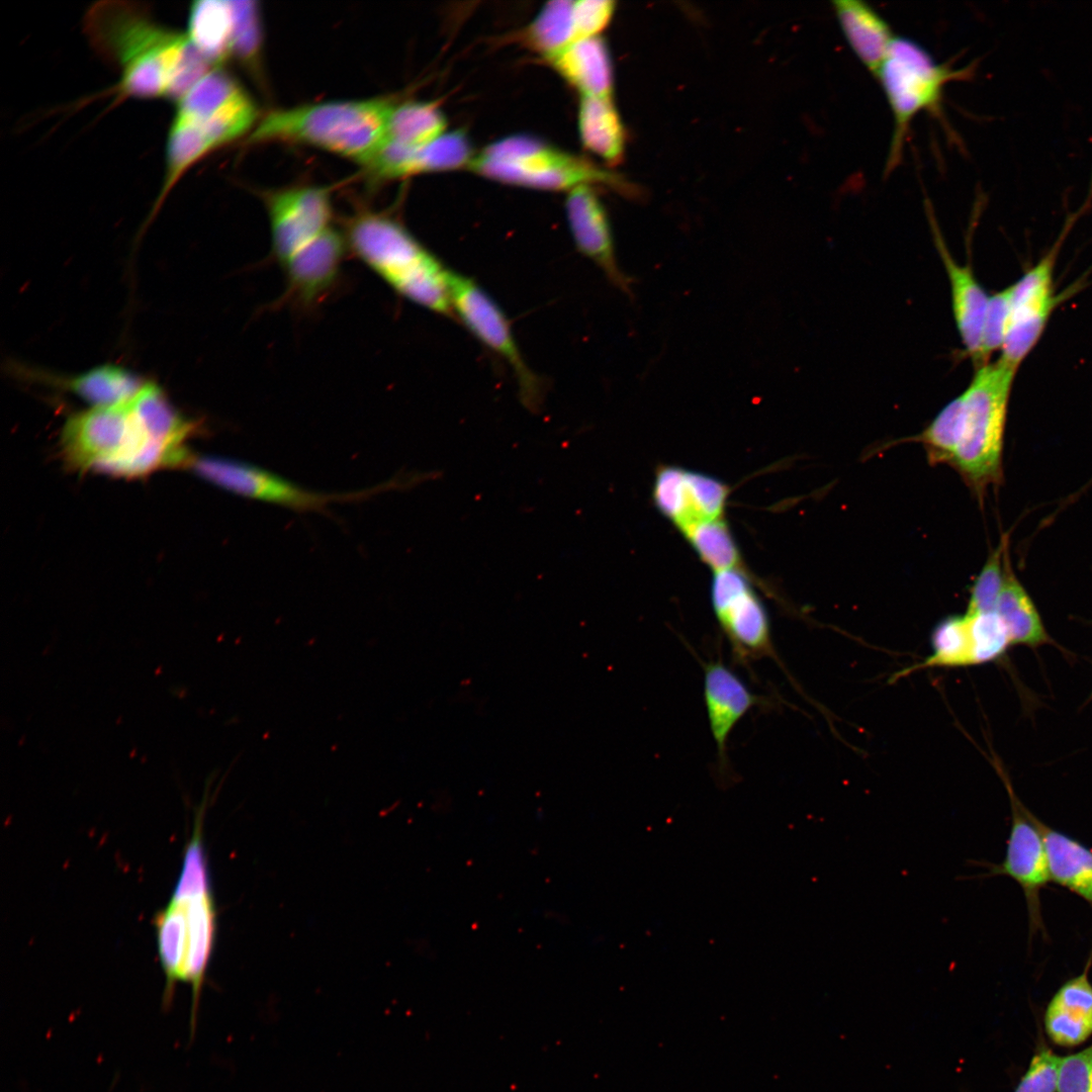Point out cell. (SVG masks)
<instances>
[{
    "label": "cell",
    "instance_id": "obj_1",
    "mask_svg": "<svg viewBox=\"0 0 1092 1092\" xmlns=\"http://www.w3.org/2000/svg\"><path fill=\"white\" fill-rule=\"evenodd\" d=\"M84 28L97 53L119 70L124 97L177 102L213 67L186 33L162 26L135 3H95Z\"/></svg>",
    "mask_w": 1092,
    "mask_h": 1092
},
{
    "label": "cell",
    "instance_id": "obj_2",
    "mask_svg": "<svg viewBox=\"0 0 1092 1092\" xmlns=\"http://www.w3.org/2000/svg\"><path fill=\"white\" fill-rule=\"evenodd\" d=\"M344 235L349 251L397 295L440 315H454L451 271L398 220L361 210L348 219Z\"/></svg>",
    "mask_w": 1092,
    "mask_h": 1092
},
{
    "label": "cell",
    "instance_id": "obj_3",
    "mask_svg": "<svg viewBox=\"0 0 1092 1092\" xmlns=\"http://www.w3.org/2000/svg\"><path fill=\"white\" fill-rule=\"evenodd\" d=\"M131 399L92 407L67 420L61 444L65 460L73 468L139 477L156 469L188 465L192 457L188 450L172 448L155 438Z\"/></svg>",
    "mask_w": 1092,
    "mask_h": 1092
},
{
    "label": "cell",
    "instance_id": "obj_4",
    "mask_svg": "<svg viewBox=\"0 0 1092 1092\" xmlns=\"http://www.w3.org/2000/svg\"><path fill=\"white\" fill-rule=\"evenodd\" d=\"M393 106L373 98L274 110L255 126L250 142L304 144L366 165L387 140Z\"/></svg>",
    "mask_w": 1092,
    "mask_h": 1092
},
{
    "label": "cell",
    "instance_id": "obj_5",
    "mask_svg": "<svg viewBox=\"0 0 1092 1092\" xmlns=\"http://www.w3.org/2000/svg\"><path fill=\"white\" fill-rule=\"evenodd\" d=\"M1015 371L1000 360L983 365L962 393L963 434L951 465L979 497L1002 481L1007 403Z\"/></svg>",
    "mask_w": 1092,
    "mask_h": 1092
},
{
    "label": "cell",
    "instance_id": "obj_6",
    "mask_svg": "<svg viewBox=\"0 0 1092 1092\" xmlns=\"http://www.w3.org/2000/svg\"><path fill=\"white\" fill-rule=\"evenodd\" d=\"M470 170L506 184L542 190H570L595 183L608 184L633 195L632 187L593 163L536 138L511 135L474 156Z\"/></svg>",
    "mask_w": 1092,
    "mask_h": 1092
},
{
    "label": "cell",
    "instance_id": "obj_7",
    "mask_svg": "<svg viewBox=\"0 0 1092 1092\" xmlns=\"http://www.w3.org/2000/svg\"><path fill=\"white\" fill-rule=\"evenodd\" d=\"M967 68L937 62L917 41L896 36L875 78L893 116V131L885 172L899 164L914 118L922 111L936 112L946 85L968 77Z\"/></svg>",
    "mask_w": 1092,
    "mask_h": 1092
},
{
    "label": "cell",
    "instance_id": "obj_8",
    "mask_svg": "<svg viewBox=\"0 0 1092 1092\" xmlns=\"http://www.w3.org/2000/svg\"><path fill=\"white\" fill-rule=\"evenodd\" d=\"M449 288L454 315L477 340L503 358L516 377L525 405L537 408L543 396L542 381L524 360L502 308L467 276L451 271Z\"/></svg>",
    "mask_w": 1092,
    "mask_h": 1092
},
{
    "label": "cell",
    "instance_id": "obj_9",
    "mask_svg": "<svg viewBox=\"0 0 1092 1092\" xmlns=\"http://www.w3.org/2000/svg\"><path fill=\"white\" fill-rule=\"evenodd\" d=\"M188 467L201 478L235 494L303 512L323 511L333 502L355 500L390 487L386 483L351 493L316 492L253 464L215 456H192Z\"/></svg>",
    "mask_w": 1092,
    "mask_h": 1092
},
{
    "label": "cell",
    "instance_id": "obj_10",
    "mask_svg": "<svg viewBox=\"0 0 1092 1092\" xmlns=\"http://www.w3.org/2000/svg\"><path fill=\"white\" fill-rule=\"evenodd\" d=\"M710 594L714 615L737 659L775 655L768 612L742 568L716 571Z\"/></svg>",
    "mask_w": 1092,
    "mask_h": 1092
},
{
    "label": "cell",
    "instance_id": "obj_11",
    "mask_svg": "<svg viewBox=\"0 0 1092 1092\" xmlns=\"http://www.w3.org/2000/svg\"><path fill=\"white\" fill-rule=\"evenodd\" d=\"M997 768L1006 787L1011 809L1006 851L1000 863H977L987 869L982 877L1005 876L1017 883L1025 898L1030 930H1041L1040 891L1051 882L1042 840L1029 816V810L1015 795L1003 769Z\"/></svg>",
    "mask_w": 1092,
    "mask_h": 1092
},
{
    "label": "cell",
    "instance_id": "obj_12",
    "mask_svg": "<svg viewBox=\"0 0 1092 1092\" xmlns=\"http://www.w3.org/2000/svg\"><path fill=\"white\" fill-rule=\"evenodd\" d=\"M271 253L281 265L330 229L333 209L326 188L303 186L275 191L266 197Z\"/></svg>",
    "mask_w": 1092,
    "mask_h": 1092
},
{
    "label": "cell",
    "instance_id": "obj_13",
    "mask_svg": "<svg viewBox=\"0 0 1092 1092\" xmlns=\"http://www.w3.org/2000/svg\"><path fill=\"white\" fill-rule=\"evenodd\" d=\"M347 251L344 233L325 231L280 265L285 287L278 301L302 308L322 301L338 283Z\"/></svg>",
    "mask_w": 1092,
    "mask_h": 1092
},
{
    "label": "cell",
    "instance_id": "obj_14",
    "mask_svg": "<svg viewBox=\"0 0 1092 1092\" xmlns=\"http://www.w3.org/2000/svg\"><path fill=\"white\" fill-rule=\"evenodd\" d=\"M565 210L577 250L592 260L614 286L630 294V280L618 264L607 211L592 185L570 190Z\"/></svg>",
    "mask_w": 1092,
    "mask_h": 1092
},
{
    "label": "cell",
    "instance_id": "obj_15",
    "mask_svg": "<svg viewBox=\"0 0 1092 1092\" xmlns=\"http://www.w3.org/2000/svg\"><path fill=\"white\" fill-rule=\"evenodd\" d=\"M704 701L720 768L724 769L732 730L750 709L761 704V698L724 662L712 660L704 665Z\"/></svg>",
    "mask_w": 1092,
    "mask_h": 1092
},
{
    "label": "cell",
    "instance_id": "obj_16",
    "mask_svg": "<svg viewBox=\"0 0 1092 1092\" xmlns=\"http://www.w3.org/2000/svg\"><path fill=\"white\" fill-rule=\"evenodd\" d=\"M928 219L932 230L934 244L947 273L951 308L954 323L964 345L965 354L980 367L982 332L985 314L989 302V296L974 276L971 266L959 264L951 256L941 233L935 221V217L927 209Z\"/></svg>",
    "mask_w": 1092,
    "mask_h": 1092
},
{
    "label": "cell",
    "instance_id": "obj_17",
    "mask_svg": "<svg viewBox=\"0 0 1092 1092\" xmlns=\"http://www.w3.org/2000/svg\"><path fill=\"white\" fill-rule=\"evenodd\" d=\"M1049 1039L1062 1048H1075L1092 1035V983L1088 967L1067 980L1053 995L1043 1013Z\"/></svg>",
    "mask_w": 1092,
    "mask_h": 1092
},
{
    "label": "cell",
    "instance_id": "obj_18",
    "mask_svg": "<svg viewBox=\"0 0 1092 1092\" xmlns=\"http://www.w3.org/2000/svg\"><path fill=\"white\" fill-rule=\"evenodd\" d=\"M178 901V900H176ZM187 917V956L184 982L191 985L190 1034L196 1030L200 995L216 933V907L212 890L184 900Z\"/></svg>",
    "mask_w": 1092,
    "mask_h": 1092
},
{
    "label": "cell",
    "instance_id": "obj_19",
    "mask_svg": "<svg viewBox=\"0 0 1092 1092\" xmlns=\"http://www.w3.org/2000/svg\"><path fill=\"white\" fill-rule=\"evenodd\" d=\"M832 6L849 48L875 77L897 35L884 17L863 1L834 0Z\"/></svg>",
    "mask_w": 1092,
    "mask_h": 1092
},
{
    "label": "cell",
    "instance_id": "obj_20",
    "mask_svg": "<svg viewBox=\"0 0 1092 1092\" xmlns=\"http://www.w3.org/2000/svg\"><path fill=\"white\" fill-rule=\"evenodd\" d=\"M548 61L581 97L611 98L613 67L601 37L575 40Z\"/></svg>",
    "mask_w": 1092,
    "mask_h": 1092
},
{
    "label": "cell",
    "instance_id": "obj_21",
    "mask_svg": "<svg viewBox=\"0 0 1092 1092\" xmlns=\"http://www.w3.org/2000/svg\"><path fill=\"white\" fill-rule=\"evenodd\" d=\"M1029 816L1042 840L1050 881L1089 903L1092 897V850L1044 824L1030 811Z\"/></svg>",
    "mask_w": 1092,
    "mask_h": 1092
},
{
    "label": "cell",
    "instance_id": "obj_22",
    "mask_svg": "<svg viewBox=\"0 0 1092 1092\" xmlns=\"http://www.w3.org/2000/svg\"><path fill=\"white\" fill-rule=\"evenodd\" d=\"M474 158L472 147L461 130L446 131L421 148L397 145L391 162L392 179L416 174L469 167Z\"/></svg>",
    "mask_w": 1092,
    "mask_h": 1092
},
{
    "label": "cell",
    "instance_id": "obj_23",
    "mask_svg": "<svg viewBox=\"0 0 1092 1092\" xmlns=\"http://www.w3.org/2000/svg\"><path fill=\"white\" fill-rule=\"evenodd\" d=\"M995 612L1003 622L1011 643L1034 647L1051 642L1031 598L1013 572L1008 552Z\"/></svg>",
    "mask_w": 1092,
    "mask_h": 1092
},
{
    "label": "cell",
    "instance_id": "obj_24",
    "mask_svg": "<svg viewBox=\"0 0 1092 1092\" xmlns=\"http://www.w3.org/2000/svg\"><path fill=\"white\" fill-rule=\"evenodd\" d=\"M93 407L124 403L147 384L139 375L114 364H105L72 377L51 379Z\"/></svg>",
    "mask_w": 1092,
    "mask_h": 1092
},
{
    "label": "cell",
    "instance_id": "obj_25",
    "mask_svg": "<svg viewBox=\"0 0 1092 1092\" xmlns=\"http://www.w3.org/2000/svg\"><path fill=\"white\" fill-rule=\"evenodd\" d=\"M578 131L582 145L608 164L621 162L625 132L611 98L581 97Z\"/></svg>",
    "mask_w": 1092,
    "mask_h": 1092
},
{
    "label": "cell",
    "instance_id": "obj_26",
    "mask_svg": "<svg viewBox=\"0 0 1092 1092\" xmlns=\"http://www.w3.org/2000/svg\"><path fill=\"white\" fill-rule=\"evenodd\" d=\"M158 952L165 975L163 1007L170 1008L177 983L184 982L187 917L182 901L170 900L155 917Z\"/></svg>",
    "mask_w": 1092,
    "mask_h": 1092
},
{
    "label": "cell",
    "instance_id": "obj_27",
    "mask_svg": "<svg viewBox=\"0 0 1092 1092\" xmlns=\"http://www.w3.org/2000/svg\"><path fill=\"white\" fill-rule=\"evenodd\" d=\"M232 32L230 1L200 0L192 3L186 34L191 43L216 66L231 55Z\"/></svg>",
    "mask_w": 1092,
    "mask_h": 1092
},
{
    "label": "cell",
    "instance_id": "obj_28",
    "mask_svg": "<svg viewBox=\"0 0 1092 1092\" xmlns=\"http://www.w3.org/2000/svg\"><path fill=\"white\" fill-rule=\"evenodd\" d=\"M446 119L432 102L407 101L393 106L387 126V141L407 148L426 146L446 132Z\"/></svg>",
    "mask_w": 1092,
    "mask_h": 1092
},
{
    "label": "cell",
    "instance_id": "obj_29",
    "mask_svg": "<svg viewBox=\"0 0 1092 1092\" xmlns=\"http://www.w3.org/2000/svg\"><path fill=\"white\" fill-rule=\"evenodd\" d=\"M527 43L546 59H551L578 40L573 1L555 0L545 4L526 30Z\"/></svg>",
    "mask_w": 1092,
    "mask_h": 1092
},
{
    "label": "cell",
    "instance_id": "obj_30",
    "mask_svg": "<svg viewBox=\"0 0 1092 1092\" xmlns=\"http://www.w3.org/2000/svg\"><path fill=\"white\" fill-rule=\"evenodd\" d=\"M680 533L714 572L742 568L739 548L724 518L696 523Z\"/></svg>",
    "mask_w": 1092,
    "mask_h": 1092
},
{
    "label": "cell",
    "instance_id": "obj_31",
    "mask_svg": "<svg viewBox=\"0 0 1092 1092\" xmlns=\"http://www.w3.org/2000/svg\"><path fill=\"white\" fill-rule=\"evenodd\" d=\"M932 653L924 661L895 674L898 679L910 672L935 666L971 665L970 640L964 616H949L940 621L931 634Z\"/></svg>",
    "mask_w": 1092,
    "mask_h": 1092
},
{
    "label": "cell",
    "instance_id": "obj_32",
    "mask_svg": "<svg viewBox=\"0 0 1092 1092\" xmlns=\"http://www.w3.org/2000/svg\"><path fill=\"white\" fill-rule=\"evenodd\" d=\"M964 416L965 404L961 394L946 403L915 438L924 445L930 463H952L963 434Z\"/></svg>",
    "mask_w": 1092,
    "mask_h": 1092
},
{
    "label": "cell",
    "instance_id": "obj_33",
    "mask_svg": "<svg viewBox=\"0 0 1092 1092\" xmlns=\"http://www.w3.org/2000/svg\"><path fill=\"white\" fill-rule=\"evenodd\" d=\"M970 640L971 665L993 661L1011 644L996 612L965 615Z\"/></svg>",
    "mask_w": 1092,
    "mask_h": 1092
},
{
    "label": "cell",
    "instance_id": "obj_34",
    "mask_svg": "<svg viewBox=\"0 0 1092 1092\" xmlns=\"http://www.w3.org/2000/svg\"><path fill=\"white\" fill-rule=\"evenodd\" d=\"M1053 305L1010 313L1009 327L999 359L1013 369L1018 365L1039 338Z\"/></svg>",
    "mask_w": 1092,
    "mask_h": 1092
},
{
    "label": "cell",
    "instance_id": "obj_35",
    "mask_svg": "<svg viewBox=\"0 0 1092 1092\" xmlns=\"http://www.w3.org/2000/svg\"><path fill=\"white\" fill-rule=\"evenodd\" d=\"M685 471L677 465L662 464L655 470L652 486L656 510L678 530L687 523Z\"/></svg>",
    "mask_w": 1092,
    "mask_h": 1092
},
{
    "label": "cell",
    "instance_id": "obj_36",
    "mask_svg": "<svg viewBox=\"0 0 1092 1092\" xmlns=\"http://www.w3.org/2000/svg\"><path fill=\"white\" fill-rule=\"evenodd\" d=\"M1008 539L1002 538L989 555L972 587L966 615L995 612L1004 581Z\"/></svg>",
    "mask_w": 1092,
    "mask_h": 1092
},
{
    "label": "cell",
    "instance_id": "obj_37",
    "mask_svg": "<svg viewBox=\"0 0 1092 1092\" xmlns=\"http://www.w3.org/2000/svg\"><path fill=\"white\" fill-rule=\"evenodd\" d=\"M233 14L231 55L244 62L253 61L261 42L259 8L255 1H230Z\"/></svg>",
    "mask_w": 1092,
    "mask_h": 1092
},
{
    "label": "cell",
    "instance_id": "obj_38",
    "mask_svg": "<svg viewBox=\"0 0 1092 1092\" xmlns=\"http://www.w3.org/2000/svg\"><path fill=\"white\" fill-rule=\"evenodd\" d=\"M1061 1062L1039 1030L1028 1068L1013 1092H1058Z\"/></svg>",
    "mask_w": 1092,
    "mask_h": 1092
},
{
    "label": "cell",
    "instance_id": "obj_39",
    "mask_svg": "<svg viewBox=\"0 0 1092 1092\" xmlns=\"http://www.w3.org/2000/svg\"><path fill=\"white\" fill-rule=\"evenodd\" d=\"M1012 286L989 297L985 314L980 367L988 364L989 356L1002 348L1009 327Z\"/></svg>",
    "mask_w": 1092,
    "mask_h": 1092
},
{
    "label": "cell",
    "instance_id": "obj_40",
    "mask_svg": "<svg viewBox=\"0 0 1092 1092\" xmlns=\"http://www.w3.org/2000/svg\"><path fill=\"white\" fill-rule=\"evenodd\" d=\"M1053 260L1054 256L1051 253L1012 285L1011 308L1041 303L1053 298Z\"/></svg>",
    "mask_w": 1092,
    "mask_h": 1092
},
{
    "label": "cell",
    "instance_id": "obj_41",
    "mask_svg": "<svg viewBox=\"0 0 1092 1092\" xmlns=\"http://www.w3.org/2000/svg\"><path fill=\"white\" fill-rule=\"evenodd\" d=\"M1058 1092H1092V1044L1062 1057Z\"/></svg>",
    "mask_w": 1092,
    "mask_h": 1092
},
{
    "label": "cell",
    "instance_id": "obj_42",
    "mask_svg": "<svg viewBox=\"0 0 1092 1092\" xmlns=\"http://www.w3.org/2000/svg\"><path fill=\"white\" fill-rule=\"evenodd\" d=\"M615 3L609 0L573 1V15L578 39L599 36L609 24Z\"/></svg>",
    "mask_w": 1092,
    "mask_h": 1092
},
{
    "label": "cell",
    "instance_id": "obj_43",
    "mask_svg": "<svg viewBox=\"0 0 1092 1092\" xmlns=\"http://www.w3.org/2000/svg\"><path fill=\"white\" fill-rule=\"evenodd\" d=\"M1089 903H1090V904L1092 905V897H1091V900H1090V902H1089Z\"/></svg>",
    "mask_w": 1092,
    "mask_h": 1092
}]
</instances>
